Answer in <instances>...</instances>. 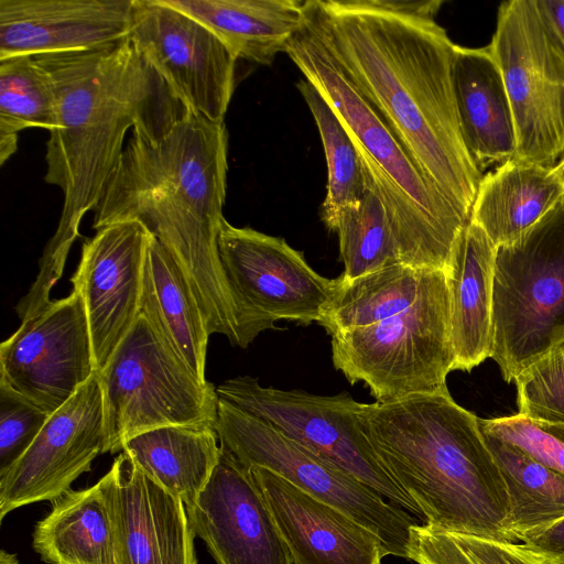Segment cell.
Wrapping results in <instances>:
<instances>
[{
	"mask_svg": "<svg viewBox=\"0 0 564 564\" xmlns=\"http://www.w3.org/2000/svg\"><path fill=\"white\" fill-rule=\"evenodd\" d=\"M563 199L564 185L554 170L513 156L482 175L469 221L498 248L518 239Z\"/></svg>",
	"mask_w": 564,
	"mask_h": 564,
	"instance_id": "23",
	"label": "cell"
},
{
	"mask_svg": "<svg viewBox=\"0 0 564 564\" xmlns=\"http://www.w3.org/2000/svg\"><path fill=\"white\" fill-rule=\"evenodd\" d=\"M442 3L306 0L304 11L422 175L469 221L484 174L462 137Z\"/></svg>",
	"mask_w": 564,
	"mask_h": 564,
	"instance_id": "1",
	"label": "cell"
},
{
	"mask_svg": "<svg viewBox=\"0 0 564 564\" xmlns=\"http://www.w3.org/2000/svg\"><path fill=\"white\" fill-rule=\"evenodd\" d=\"M186 512L216 564H293L250 469L223 444L207 485Z\"/></svg>",
	"mask_w": 564,
	"mask_h": 564,
	"instance_id": "17",
	"label": "cell"
},
{
	"mask_svg": "<svg viewBox=\"0 0 564 564\" xmlns=\"http://www.w3.org/2000/svg\"><path fill=\"white\" fill-rule=\"evenodd\" d=\"M104 453L102 391L96 371L0 475V520L22 506L57 498Z\"/></svg>",
	"mask_w": 564,
	"mask_h": 564,
	"instance_id": "15",
	"label": "cell"
},
{
	"mask_svg": "<svg viewBox=\"0 0 564 564\" xmlns=\"http://www.w3.org/2000/svg\"><path fill=\"white\" fill-rule=\"evenodd\" d=\"M496 251L485 231L468 221L444 269L454 370L470 371L490 357Z\"/></svg>",
	"mask_w": 564,
	"mask_h": 564,
	"instance_id": "22",
	"label": "cell"
},
{
	"mask_svg": "<svg viewBox=\"0 0 564 564\" xmlns=\"http://www.w3.org/2000/svg\"><path fill=\"white\" fill-rule=\"evenodd\" d=\"M489 45L513 112L514 158L554 170L564 156V46L535 0L501 3Z\"/></svg>",
	"mask_w": 564,
	"mask_h": 564,
	"instance_id": "9",
	"label": "cell"
},
{
	"mask_svg": "<svg viewBox=\"0 0 564 564\" xmlns=\"http://www.w3.org/2000/svg\"><path fill=\"white\" fill-rule=\"evenodd\" d=\"M554 171H555V173L557 174V176L560 177V180L562 181V183L564 185V156L558 162V164L555 166Z\"/></svg>",
	"mask_w": 564,
	"mask_h": 564,
	"instance_id": "40",
	"label": "cell"
},
{
	"mask_svg": "<svg viewBox=\"0 0 564 564\" xmlns=\"http://www.w3.org/2000/svg\"><path fill=\"white\" fill-rule=\"evenodd\" d=\"M135 0H0V59L79 52L130 35Z\"/></svg>",
	"mask_w": 564,
	"mask_h": 564,
	"instance_id": "19",
	"label": "cell"
},
{
	"mask_svg": "<svg viewBox=\"0 0 564 564\" xmlns=\"http://www.w3.org/2000/svg\"><path fill=\"white\" fill-rule=\"evenodd\" d=\"M50 415L0 383V475L26 452Z\"/></svg>",
	"mask_w": 564,
	"mask_h": 564,
	"instance_id": "36",
	"label": "cell"
},
{
	"mask_svg": "<svg viewBox=\"0 0 564 564\" xmlns=\"http://www.w3.org/2000/svg\"><path fill=\"white\" fill-rule=\"evenodd\" d=\"M130 37L185 109L224 122L238 58L210 30L163 0H135Z\"/></svg>",
	"mask_w": 564,
	"mask_h": 564,
	"instance_id": "13",
	"label": "cell"
},
{
	"mask_svg": "<svg viewBox=\"0 0 564 564\" xmlns=\"http://www.w3.org/2000/svg\"><path fill=\"white\" fill-rule=\"evenodd\" d=\"M228 132L186 110L160 133L133 132L94 209L93 228L137 221L178 265L212 334L247 348L254 337L218 249L225 220Z\"/></svg>",
	"mask_w": 564,
	"mask_h": 564,
	"instance_id": "3",
	"label": "cell"
},
{
	"mask_svg": "<svg viewBox=\"0 0 564 564\" xmlns=\"http://www.w3.org/2000/svg\"><path fill=\"white\" fill-rule=\"evenodd\" d=\"M453 86L462 137L477 167L482 172L512 159L517 151L513 112L489 44L455 46Z\"/></svg>",
	"mask_w": 564,
	"mask_h": 564,
	"instance_id": "21",
	"label": "cell"
},
{
	"mask_svg": "<svg viewBox=\"0 0 564 564\" xmlns=\"http://www.w3.org/2000/svg\"><path fill=\"white\" fill-rule=\"evenodd\" d=\"M215 429L220 443L246 467L273 471L372 531L387 555L409 558L410 530L417 522L408 511L219 397Z\"/></svg>",
	"mask_w": 564,
	"mask_h": 564,
	"instance_id": "10",
	"label": "cell"
},
{
	"mask_svg": "<svg viewBox=\"0 0 564 564\" xmlns=\"http://www.w3.org/2000/svg\"><path fill=\"white\" fill-rule=\"evenodd\" d=\"M296 87L313 115L325 152L327 186L322 220L332 231L340 212L364 196L366 175L357 147L335 110L306 79Z\"/></svg>",
	"mask_w": 564,
	"mask_h": 564,
	"instance_id": "31",
	"label": "cell"
},
{
	"mask_svg": "<svg viewBox=\"0 0 564 564\" xmlns=\"http://www.w3.org/2000/svg\"><path fill=\"white\" fill-rule=\"evenodd\" d=\"M476 415L447 387L387 402L361 403L358 422L393 480L427 527L518 543L499 466Z\"/></svg>",
	"mask_w": 564,
	"mask_h": 564,
	"instance_id": "4",
	"label": "cell"
},
{
	"mask_svg": "<svg viewBox=\"0 0 564 564\" xmlns=\"http://www.w3.org/2000/svg\"><path fill=\"white\" fill-rule=\"evenodd\" d=\"M0 564H20L14 554L8 553L4 550L0 552Z\"/></svg>",
	"mask_w": 564,
	"mask_h": 564,
	"instance_id": "39",
	"label": "cell"
},
{
	"mask_svg": "<svg viewBox=\"0 0 564 564\" xmlns=\"http://www.w3.org/2000/svg\"><path fill=\"white\" fill-rule=\"evenodd\" d=\"M218 397L275 427L321 458L370 487L389 502L424 520L417 505L384 468L358 422L360 402L348 393L316 395L262 387L239 376L216 388Z\"/></svg>",
	"mask_w": 564,
	"mask_h": 564,
	"instance_id": "11",
	"label": "cell"
},
{
	"mask_svg": "<svg viewBox=\"0 0 564 564\" xmlns=\"http://www.w3.org/2000/svg\"><path fill=\"white\" fill-rule=\"evenodd\" d=\"M149 230L116 223L84 241L70 282L83 299L96 371L101 370L140 314Z\"/></svg>",
	"mask_w": 564,
	"mask_h": 564,
	"instance_id": "16",
	"label": "cell"
},
{
	"mask_svg": "<svg viewBox=\"0 0 564 564\" xmlns=\"http://www.w3.org/2000/svg\"><path fill=\"white\" fill-rule=\"evenodd\" d=\"M221 264L238 306L254 338L276 329L274 322L319 323L339 288V276L315 272L302 252L283 238L226 219L218 237Z\"/></svg>",
	"mask_w": 564,
	"mask_h": 564,
	"instance_id": "12",
	"label": "cell"
},
{
	"mask_svg": "<svg viewBox=\"0 0 564 564\" xmlns=\"http://www.w3.org/2000/svg\"><path fill=\"white\" fill-rule=\"evenodd\" d=\"M293 564H381V540L336 507L265 468H249Z\"/></svg>",
	"mask_w": 564,
	"mask_h": 564,
	"instance_id": "20",
	"label": "cell"
},
{
	"mask_svg": "<svg viewBox=\"0 0 564 564\" xmlns=\"http://www.w3.org/2000/svg\"><path fill=\"white\" fill-rule=\"evenodd\" d=\"M539 11L564 46V0H535Z\"/></svg>",
	"mask_w": 564,
	"mask_h": 564,
	"instance_id": "38",
	"label": "cell"
},
{
	"mask_svg": "<svg viewBox=\"0 0 564 564\" xmlns=\"http://www.w3.org/2000/svg\"><path fill=\"white\" fill-rule=\"evenodd\" d=\"M55 126L56 94L48 72L34 56L0 59V165L17 152L19 132H50Z\"/></svg>",
	"mask_w": 564,
	"mask_h": 564,
	"instance_id": "30",
	"label": "cell"
},
{
	"mask_svg": "<svg viewBox=\"0 0 564 564\" xmlns=\"http://www.w3.org/2000/svg\"><path fill=\"white\" fill-rule=\"evenodd\" d=\"M478 422L481 432L513 444L564 476V424L534 421L519 413Z\"/></svg>",
	"mask_w": 564,
	"mask_h": 564,
	"instance_id": "35",
	"label": "cell"
},
{
	"mask_svg": "<svg viewBox=\"0 0 564 564\" xmlns=\"http://www.w3.org/2000/svg\"><path fill=\"white\" fill-rule=\"evenodd\" d=\"M330 336L334 367L351 384L364 382L377 402L446 388L455 355L444 270L406 310Z\"/></svg>",
	"mask_w": 564,
	"mask_h": 564,
	"instance_id": "8",
	"label": "cell"
},
{
	"mask_svg": "<svg viewBox=\"0 0 564 564\" xmlns=\"http://www.w3.org/2000/svg\"><path fill=\"white\" fill-rule=\"evenodd\" d=\"M482 434L505 480L513 539L520 543L524 534L564 519V476L513 444Z\"/></svg>",
	"mask_w": 564,
	"mask_h": 564,
	"instance_id": "28",
	"label": "cell"
},
{
	"mask_svg": "<svg viewBox=\"0 0 564 564\" xmlns=\"http://www.w3.org/2000/svg\"><path fill=\"white\" fill-rule=\"evenodd\" d=\"M34 551L47 564H117L111 522L96 482L52 500L33 531Z\"/></svg>",
	"mask_w": 564,
	"mask_h": 564,
	"instance_id": "27",
	"label": "cell"
},
{
	"mask_svg": "<svg viewBox=\"0 0 564 564\" xmlns=\"http://www.w3.org/2000/svg\"><path fill=\"white\" fill-rule=\"evenodd\" d=\"M409 560L419 564H557L522 543L440 531L419 523L410 530Z\"/></svg>",
	"mask_w": 564,
	"mask_h": 564,
	"instance_id": "33",
	"label": "cell"
},
{
	"mask_svg": "<svg viewBox=\"0 0 564 564\" xmlns=\"http://www.w3.org/2000/svg\"><path fill=\"white\" fill-rule=\"evenodd\" d=\"M95 372L84 302L74 290L23 321L0 345V383L48 414Z\"/></svg>",
	"mask_w": 564,
	"mask_h": 564,
	"instance_id": "14",
	"label": "cell"
},
{
	"mask_svg": "<svg viewBox=\"0 0 564 564\" xmlns=\"http://www.w3.org/2000/svg\"><path fill=\"white\" fill-rule=\"evenodd\" d=\"M436 271L393 263L351 281L340 275L337 293L319 325L332 335L406 310L416 302Z\"/></svg>",
	"mask_w": 564,
	"mask_h": 564,
	"instance_id": "29",
	"label": "cell"
},
{
	"mask_svg": "<svg viewBox=\"0 0 564 564\" xmlns=\"http://www.w3.org/2000/svg\"><path fill=\"white\" fill-rule=\"evenodd\" d=\"M210 30L237 57L269 66L304 20L297 0H163Z\"/></svg>",
	"mask_w": 564,
	"mask_h": 564,
	"instance_id": "24",
	"label": "cell"
},
{
	"mask_svg": "<svg viewBox=\"0 0 564 564\" xmlns=\"http://www.w3.org/2000/svg\"><path fill=\"white\" fill-rule=\"evenodd\" d=\"M56 94V126L46 142L44 181L63 206L39 273L18 302L20 319L44 308L61 279L85 215L94 212L124 149L127 132L158 133L185 109L147 64L130 35L79 52L35 55Z\"/></svg>",
	"mask_w": 564,
	"mask_h": 564,
	"instance_id": "2",
	"label": "cell"
},
{
	"mask_svg": "<svg viewBox=\"0 0 564 564\" xmlns=\"http://www.w3.org/2000/svg\"><path fill=\"white\" fill-rule=\"evenodd\" d=\"M513 381L519 414L534 421L564 424V341Z\"/></svg>",
	"mask_w": 564,
	"mask_h": 564,
	"instance_id": "34",
	"label": "cell"
},
{
	"mask_svg": "<svg viewBox=\"0 0 564 564\" xmlns=\"http://www.w3.org/2000/svg\"><path fill=\"white\" fill-rule=\"evenodd\" d=\"M520 543L557 564H564V519L524 534Z\"/></svg>",
	"mask_w": 564,
	"mask_h": 564,
	"instance_id": "37",
	"label": "cell"
},
{
	"mask_svg": "<svg viewBox=\"0 0 564 564\" xmlns=\"http://www.w3.org/2000/svg\"><path fill=\"white\" fill-rule=\"evenodd\" d=\"M218 442L213 425H173L129 438L122 452L186 507L205 488L218 463Z\"/></svg>",
	"mask_w": 564,
	"mask_h": 564,
	"instance_id": "26",
	"label": "cell"
},
{
	"mask_svg": "<svg viewBox=\"0 0 564 564\" xmlns=\"http://www.w3.org/2000/svg\"><path fill=\"white\" fill-rule=\"evenodd\" d=\"M97 376L107 453L150 430L216 425V388L194 373L142 312Z\"/></svg>",
	"mask_w": 564,
	"mask_h": 564,
	"instance_id": "7",
	"label": "cell"
},
{
	"mask_svg": "<svg viewBox=\"0 0 564 564\" xmlns=\"http://www.w3.org/2000/svg\"><path fill=\"white\" fill-rule=\"evenodd\" d=\"M109 513L117 564H197L184 502L124 452L97 482Z\"/></svg>",
	"mask_w": 564,
	"mask_h": 564,
	"instance_id": "18",
	"label": "cell"
},
{
	"mask_svg": "<svg viewBox=\"0 0 564 564\" xmlns=\"http://www.w3.org/2000/svg\"><path fill=\"white\" fill-rule=\"evenodd\" d=\"M359 202L344 208L332 231L339 240L341 276L351 281L393 263H400L390 218L377 189L367 180Z\"/></svg>",
	"mask_w": 564,
	"mask_h": 564,
	"instance_id": "32",
	"label": "cell"
},
{
	"mask_svg": "<svg viewBox=\"0 0 564 564\" xmlns=\"http://www.w3.org/2000/svg\"><path fill=\"white\" fill-rule=\"evenodd\" d=\"M564 341V199L496 251L490 358L505 381Z\"/></svg>",
	"mask_w": 564,
	"mask_h": 564,
	"instance_id": "6",
	"label": "cell"
},
{
	"mask_svg": "<svg viewBox=\"0 0 564 564\" xmlns=\"http://www.w3.org/2000/svg\"><path fill=\"white\" fill-rule=\"evenodd\" d=\"M285 53L335 110L387 209L400 263L444 270L468 224L429 182L390 126L361 95L304 11Z\"/></svg>",
	"mask_w": 564,
	"mask_h": 564,
	"instance_id": "5",
	"label": "cell"
},
{
	"mask_svg": "<svg viewBox=\"0 0 564 564\" xmlns=\"http://www.w3.org/2000/svg\"><path fill=\"white\" fill-rule=\"evenodd\" d=\"M140 312L203 381L209 333L203 312L178 265L151 236Z\"/></svg>",
	"mask_w": 564,
	"mask_h": 564,
	"instance_id": "25",
	"label": "cell"
}]
</instances>
